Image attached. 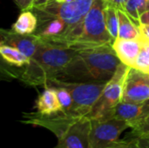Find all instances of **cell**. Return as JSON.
Listing matches in <instances>:
<instances>
[{
	"label": "cell",
	"mask_w": 149,
	"mask_h": 148,
	"mask_svg": "<svg viewBox=\"0 0 149 148\" xmlns=\"http://www.w3.org/2000/svg\"><path fill=\"white\" fill-rule=\"evenodd\" d=\"M71 47L76 50L73 58L54 79L81 83L105 82L113 76L121 63L112 44Z\"/></svg>",
	"instance_id": "1"
},
{
	"label": "cell",
	"mask_w": 149,
	"mask_h": 148,
	"mask_svg": "<svg viewBox=\"0 0 149 148\" xmlns=\"http://www.w3.org/2000/svg\"><path fill=\"white\" fill-rule=\"evenodd\" d=\"M76 52L75 48L40 40L38 49L24 67L10 66V75L31 86L46 87L67 66Z\"/></svg>",
	"instance_id": "2"
},
{
	"label": "cell",
	"mask_w": 149,
	"mask_h": 148,
	"mask_svg": "<svg viewBox=\"0 0 149 148\" xmlns=\"http://www.w3.org/2000/svg\"><path fill=\"white\" fill-rule=\"evenodd\" d=\"M22 123L45 128L58 139L53 148H92L91 120L88 117H76L58 113L42 115L37 112L23 113Z\"/></svg>",
	"instance_id": "3"
},
{
	"label": "cell",
	"mask_w": 149,
	"mask_h": 148,
	"mask_svg": "<svg viewBox=\"0 0 149 148\" xmlns=\"http://www.w3.org/2000/svg\"><path fill=\"white\" fill-rule=\"evenodd\" d=\"M107 0H94L67 46L113 44L106 23Z\"/></svg>",
	"instance_id": "4"
},
{
	"label": "cell",
	"mask_w": 149,
	"mask_h": 148,
	"mask_svg": "<svg viewBox=\"0 0 149 148\" xmlns=\"http://www.w3.org/2000/svg\"><path fill=\"white\" fill-rule=\"evenodd\" d=\"M93 1L72 0L71 2L64 3H49L43 7L34 8L32 10L36 13L38 20L52 17L62 19L66 24L67 29L65 36L58 44L67 45L92 7Z\"/></svg>",
	"instance_id": "5"
},
{
	"label": "cell",
	"mask_w": 149,
	"mask_h": 148,
	"mask_svg": "<svg viewBox=\"0 0 149 148\" xmlns=\"http://www.w3.org/2000/svg\"><path fill=\"white\" fill-rule=\"evenodd\" d=\"M107 81L105 82H65L58 79L51 80L47 86H63L66 88L73 99L71 116L88 117L93 106L101 95ZM46 86V87H47Z\"/></svg>",
	"instance_id": "6"
},
{
	"label": "cell",
	"mask_w": 149,
	"mask_h": 148,
	"mask_svg": "<svg viewBox=\"0 0 149 148\" xmlns=\"http://www.w3.org/2000/svg\"><path fill=\"white\" fill-rule=\"evenodd\" d=\"M129 66L120 63L113 76L107 81L101 95L88 115L90 120L113 117L114 108L121 102L124 82Z\"/></svg>",
	"instance_id": "7"
},
{
	"label": "cell",
	"mask_w": 149,
	"mask_h": 148,
	"mask_svg": "<svg viewBox=\"0 0 149 148\" xmlns=\"http://www.w3.org/2000/svg\"><path fill=\"white\" fill-rule=\"evenodd\" d=\"M127 128L130 127L124 120L115 117L91 120V147L106 148L119 140L120 134Z\"/></svg>",
	"instance_id": "8"
},
{
	"label": "cell",
	"mask_w": 149,
	"mask_h": 148,
	"mask_svg": "<svg viewBox=\"0 0 149 148\" xmlns=\"http://www.w3.org/2000/svg\"><path fill=\"white\" fill-rule=\"evenodd\" d=\"M149 100V73L129 67L122 95L123 102L139 103Z\"/></svg>",
	"instance_id": "9"
},
{
	"label": "cell",
	"mask_w": 149,
	"mask_h": 148,
	"mask_svg": "<svg viewBox=\"0 0 149 148\" xmlns=\"http://www.w3.org/2000/svg\"><path fill=\"white\" fill-rule=\"evenodd\" d=\"M113 117L124 120L132 129L137 128L149 117V100L139 103L121 101L114 108Z\"/></svg>",
	"instance_id": "10"
},
{
	"label": "cell",
	"mask_w": 149,
	"mask_h": 148,
	"mask_svg": "<svg viewBox=\"0 0 149 148\" xmlns=\"http://www.w3.org/2000/svg\"><path fill=\"white\" fill-rule=\"evenodd\" d=\"M0 37L2 44H5L19 50L31 59L37 52L40 44V39L36 35H23L14 31L11 29H1Z\"/></svg>",
	"instance_id": "11"
},
{
	"label": "cell",
	"mask_w": 149,
	"mask_h": 148,
	"mask_svg": "<svg viewBox=\"0 0 149 148\" xmlns=\"http://www.w3.org/2000/svg\"><path fill=\"white\" fill-rule=\"evenodd\" d=\"M143 38L137 39H125L117 38L112 46L120 62L129 67H133L142 46Z\"/></svg>",
	"instance_id": "12"
},
{
	"label": "cell",
	"mask_w": 149,
	"mask_h": 148,
	"mask_svg": "<svg viewBox=\"0 0 149 148\" xmlns=\"http://www.w3.org/2000/svg\"><path fill=\"white\" fill-rule=\"evenodd\" d=\"M35 108L36 112L42 115H53L62 113L61 105L54 87H45L35 102Z\"/></svg>",
	"instance_id": "13"
},
{
	"label": "cell",
	"mask_w": 149,
	"mask_h": 148,
	"mask_svg": "<svg viewBox=\"0 0 149 148\" xmlns=\"http://www.w3.org/2000/svg\"><path fill=\"white\" fill-rule=\"evenodd\" d=\"M38 24V17L32 10H22L16 22L12 24L11 30L19 34L30 35L36 31Z\"/></svg>",
	"instance_id": "14"
},
{
	"label": "cell",
	"mask_w": 149,
	"mask_h": 148,
	"mask_svg": "<svg viewBox=\"0 0 149 148\" xmlns=\"http://www.w3.org/2000/svg\"><path fill=\"white\" fill-rule=\"evenodd\" d=\"M0 55L8 65L14 68L24 67L31 62V58L22 51L2 43H0Z\"/></svg>",
	"instance_id": "15"
},
{
	"label": "cell",
	"mask_w": 149,
	"mask_h": 148,
	"mask_svg": "<svg viewBox=\"0 0 149 148\" xmlns=\"http://www.w3.org/2000/svg\"><path fill=\"white\" fill-rule=\"evenodd\" d=\"M119 15V35L118 38L125 39L141 38V34L139 25L121 10H118Z\"/></svg>",
	"instance_id": "16"
},
{
	"label": "cell",
	"mask_w": 149,
	"mask_h": 148,
	"mask_svg": "<svg viewBox=\"0 0 149 148\" xmlns=\"http://www.w3.org/2000/svg\"><path fill=\"white\" fill-rule=\"evenodd\" d=\"M149 10V0H127L124 11L138 25L141 17Z\"/></svg>",
	"instance_id": "17"
},
{
	"label": "cell",
	"mask_w": 149,
	"mask_h": 148,
	"mask_svg": "<svg viewBox=\"0 0 149 148\" xmlns=\"http://www.w3.org/2000/svg\"><path fill=\"white\" fill-rule=\"evenodd\" d=\"M106 23L107 31L114 41L119 35V15L118 9L109 3H107L106 7Z\"/></svg>",
	"instance_id": "18"
},
{
	"label": "cell",
	"mask_w": 149,
	"mask_h": 148,
	"mask_svg": "<svg viewBox=\"0 0 149 148\" xmlns=\"http://www.w3.org/2000/svg\"><path fill=\"white\" fill-rule=\"evenodd\" d=\"M55 88L58 100L61 105L62 113L70 115L73 107V99L70 92L63 86H52Z\"/></svg>",
	"instance_id": "19"
},
{
	"label": "cell",
	"mask_w": 149,
	"mask_h": 148,
	"mask_svg": "<svg viewBox=\"0 0 149 148\" xmlns=\"http://www.w3.org/2000/svg\"><path fill=\"white\" fill-rule=\"evenodd\" d=\"M134 68L149 73V41L143 38L141 51L134 65Z\"/></svg>",
	"instance_id": "20"
},
{
	"label": "cell",
	"mask_w": 149,
	"mask_h": 148,
	"mask_svg": "<svg viewBox=\"0 0 149 148\" xmlns=\"http://www.w3.org/2000/svg\"><path fill=\"white\" fill-rule=\"evenodd\" d=\"M126 138H129V139L149 138V117L140 126L132 129V131L127 135Z\"/></svg>",
	"instance_id": "21"
},
{
	"label": "cell",
	"mask_w": 149,
	"mask_h": 148,
	"mask_svg": "<svg viewBox=\"0 0 149 148\" xmlns=\"http://www.w3.org/2000/svg\"><path fill=\"white\" fill-rule=\"evenodd\" d=\"M106 148H141L139 140L136 138L129 139V138H125L123 140H119Z\"/></svg>",
	"instance_id": "22"
},
{
	"label": "cell",
	"mask_w": 149,
	"mask_h": 148,
	"mask_svg": "<svg viewBox=\"0 0 149 148\" xmlns=\"http://www.w3.org/2000/svg\"><path fill=\"white\" fill-rule=\"evenodd\" d=\"M13 1L21 10H32L35 2V0H13Z\"/></svg>",
	"instance_id": "23"
},
{
	"label": "cell",
	"mask_w": 149,
	"mask_h": 148,
	"mask_svg": "<svg viewBox=\"0 0 149 148\" xmlns=\"http://www.w3.org/2000/svg\"><path fill=\"white\" fill-rule=\"evenodd\" d=\"M127 1V0H107V3L112 4L118 10H124Z\"/></svg>",
	"instance_id": "24"
},
{
	"label": "cell",
	"mask_w": 149,
	"mask_h": 148,
	"mask_svg": "<svg viewBox=\"0 0 149 148\" xmlns=\"http://www.w3.org/2000/svg\"><path fill=\"white\" fill-rule=\"evenodd\" d=\"M139 28H140V31H141V37L143 38L147 39V40H149V24H140Z\"/></svg>",
	"instance_id": "25"
},
{
	"label": "cell",
	"mask_w": 149,
	"mask_h": 148,
	"mask_svg": "<svg viewBox=\"0 0 149 148\" xmlns=\"http://www.w3.org/2000/svg\"><path fill=\"white\" fill-rule=\"evenodd\" d=\"M140 24H149V10H147L140 18Z\"/></svg>",
	"instance_id": "26"
},
{
	"label": "cell",
	"mask_w": 149,
	"mask_h": 148,
	"mask_svg": "<svg viewBox=\"0 0 149 148\" xmlns=\"http://www.w3.org/2000/svg\"><path fill=\"white\" fill-rule=\"evenodd\" d=\"M52 0H35L34 2V8H39V7H43L45 5H46L47 3H49Z\"/></svg>",
	"instance_id": "27"
},
{
	"label": "cell",
	"mask_w": 149,
	"mask_h": 148,
	"mask_svg": "<svg viewBox=\"0 0 149 148\" xmlns=\"http://www.w3.org/2000/svg\"><path fill=\"white\" fill-rule=\"evenodd\" d=\"M139 144L141 148H149V138H141L138 139Z\"/></svg>",
	"instance_id": "28"
},
{
	"label": "cell",
	"mask_w": 149,
	"mask_h": 148,
	"mask_svg": "<svg viewBox=\"0 0 149 148\" xmlns=\"http://www.w3.org/2000/svg\"><path fill=\"white\" fill-rule=\"evenodd\" d=\"M148 41H149V40H148Z\"/></svg>",
	"instance_id": "29"
}]
</instances>
